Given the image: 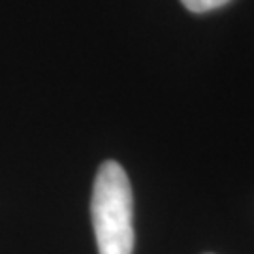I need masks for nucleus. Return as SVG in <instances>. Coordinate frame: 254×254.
<instances>
[{"label":"nucleus","instance_id":"f257e3e1","mask_svg":"<svg viewBox=\"0 0 254 254\" xmlns=\"http://www.w3.org/2000/svg\"><path fill=\"white\" fill-rule=\"evenodd\" d=\"M91 215L98 254H132L134 196L125 168L115 160L104 162L96 173Z\"/></svg>","mask_w":254,"mask_h":254},{"label":"nucleus","instance_id":"f03ea898","mask_svg":"<svg viewBox=\"0 0 254 254\" xmlns=\"http://www.w3.org/2000/svg\"><path fill=\"white\" fill-rule=\"evenodd\" d=\"M183 6L192 13H205L211 9H217L220 6L228 4L230 0H181Z\"/></svg>","mask_w":254,"mask_h":254}]
</instances>
